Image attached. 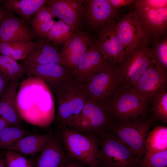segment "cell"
Here are the masks:
<instances>
[{
	"instance_id": "8fae6325",
	"label": "cell",
	"mask_w": 167,
	"mask_h": 167,
	"mask_svg": "<svg viewBox=\"0 0 167 167\" xmlns=\"http://www.w3.org/2000/svg\"><path fill=\"white\" fill-rule=\"evenodd\" d=\"M154 65H155L154 63L146 54L143 49L132 51L118 67L122 85L126 87H132L145 72Z\"/></svg>"
},
{
	"instance_id": "484cf974",
	"label": "cell",
	"mask_w": 167,
	"mask_h": 167,
	"mask_svg": "<svg viewBox=\"0 0 167 167\" xmlns=\"http://www.w3.org/2000/svg\"><path fill=\"white\" fill-rule=\"evenodd\" d=\"M149 108L150 116L154 122H161L167 124V91L161 92L153 96L151 99Z\"/></svg>"
},
{
	"instance_id": "1f68e13d",
	"label": "cell",
	"mask_w": 167,
	"mask_h": 167,
	"mask_svg": "<svg viewBox=\"0 0 167 167\" xmlns=\"http://www.w3.org/2000/svg\"><path fill=\"white\" fill-rule=\"evenodd\" d=\"M6 167H35L36 161L11 150L5 153Z\"/></svg>"
},
{
	"instance_id": "8992f818",
	"label": "cell",
	"mask_w": 167,
	"mask_h": 167,
	"mask_svg": "<svg viewBox=\"0 0 167 167\" xmlns=\"http://www.w3.org/2000/svg\"><path fill=\"white\" fill-rule=\"evenodd\" d=\"M112 119L105 106L89 98L80 113L66 127L83 135L97 137L106 130Z\"/></svg>"
},
{
	"instance_id": "9c48e42d",
	"label": "cell",
	"mask_w": 167,
	"mask_h": 167,
	"mask_svg": "<svg viewBox=\"0 0 167 167\" xmlns=\"http://www.w3.org/2000/svg\"><path fill=\"white\" fill-rule=\"evenodd\" d=\"M115 26L117 35L125 49L126 57L135 49H144L148 46L149 41L135 11L124 15L115 23Z\"/></svg>"
},
{
	"instance_id": "f546056e",
	"label": "cell",
	"mask_w": 167,
	"mask_h": 167,
	"mask_svg": "<svg viewBox=\"0 0 167 167\" xmlns=\"http://www.w3.org/2000/svg\"><path fill=\"white\" fill-rule=\"evenodd\" d=\"M75 28L62 20L56 21L46 37L56 45H64L71 37Z\"/></svg>"
},
{
	"instance_id": "ab89813d",
	"label": "cell",
	"mask_w": 167,
	"mask_h": 167,
	"mask_svg": "<svg viewBox=\"0 0 167 167\" xmlns=\"http://www.w3.org/2000/svg\"><path fill=\"white\" fill-rule=\"evenodd\" d=\"M10 125L8 122L0 116V133L5 128Z\"/></svg>"
},
{
	"instance_id": "d6986e66",
	"label": "cell",
	"mask_w": 167,
	"mask_h": 167,
	"mask_svg": "<svg viewBox=\"0 0 167 167\" xmlns=\"http://www.w3.org/2000/svg\"><path fill=\"white\" fill-rule=\"evenodd\" d=\"M84 0H51L47 3L55 17L60 19L75 29L84 11Z\"/></svg>"
},
{
	"instance_id": "30bf717a",
	"label": "cell",
	"mask_w": 167,
	"mask_h": 167,
	"mask_svg": "<svg viewBox=\"0 0 167 167\" xmlns=\"http://www.w3.org/2000/svg\"><path fill=\"white\" fill-rule=\"evenodd\" d=\"M143 103L149 107L150 101L156 94L167 89V71L155 65L150 67L136 83L129 88Z\"/></svg>"
},
{
	"instance_id": "4316f807",
	"label": "cell",
	"mask_w": 167,
	"mask_h": 167,
	"mask_svg": "<svg viewBox=\"0 0 167 167\" xmlns=\"http://www.w3.org/2000/svg\"><path fill=\"white\" fill-rule=\"evenodd\" d=\"M151 47H145L144 51L155 65L167 71V36L152 41Z\"/></svg>"
},
{
	"instance_id": "3957f363",
	"label": "cell",
	"mask_w": 167,
	"mask_h": 167,
	"mask_svg": "<svg viewBox=\"0 0 167 167\" xmlns=\"http://www.w3.org/2000/svg\"><path fill=\"white\" fill-rule=\"evenodd\" d=\"M154 122L148 115L123 121L112 119L108 130L124 143L137 157L145 152L146 135Z\"/></svg>"
},
{
	"instance_id": "f1b7e54d",
	"label": "cell",
	"mask_w": 167,
	"mask_h": 167,
	"mask_svg": "<svg viewBox=\"0 0 167 167\" xmlns=\"http://www.w3.org/2000/svg\"><path fill=\"white\" fill-rule=\"evenodd\" d=\"M0 73L6 79L13 81L24 79L25 73L22 66L16 60L0 54Z\"/></svg>"
},
{
	"instance_id": "f35d334b",
	"label": "cell",
	"mask_w": 167,
	"mask_h": 167,
	"mask_svg": "<svg viewBox=\"0 0 167 167\" xmlns=\"http://www.w3.org/2000/svg\"><path fill=\"white\" fill-rule=\"evenodd\" d=\"M62 167H87L76 160L70 158L67 162Z\"/></svg>"
},
{
	"instance_id": "cb8c5ba5",
	"label": "cell",
	"mask_w": 167,
	"mask_h": 167,
	"mask_svg": "<svg viewBox=\"0 0 167 167\" xmlns=\"http://www.w3.org/2000/svg\"><path fill=\"white\" fill-rule=\"evenodd\" d=\"M48 1L7 0L5 1V6L8 11H13L28 22L32 16L45 6Z\"/></svg>"
},
{
	"instance_id": "e0dca14e",
	"label": "cell",
	"mask_w": 167,
	"mask_h": 167,
	"mask_svg": "<svg viewBox=\"0 0 167 167\" xmlns=\"http://www.w3.org/2000/svg\"><path fill=\"white\" fill-rule=\"evenodd\" d=\"M3 11L0 27V41L9 42L32 41L33 34L23 20Z\"/></svg>"
},
{
	"instance_id": "52a82bcc",
	"label": "cell",
	"mask_w": 167,
	"mask_h": 167,
	"mask_svg": "<svg viewBox=\"0 0 167 167\" xmlns=\"http://www.w3.org/2000/svg\"><path fill=\"white\" fill-rule=\"evenodd\" d=\"M105 106L113 119L123 121L148 115L149 107L129 87L122 85L112 96Z\"/></svg>"
},
{
	"instance_id": "836d02e7",
	"label": "cell",
	"mask_w": 167,
	"mask_h": 167,
	"mask_svg": "<svg viewBox=\"0 0 167 167\" xmlns=\"http://www.w3.org/2000/svg\"><path fill=\"white\" fill-rule=\"evenodd\" d=\"M133 2L136 11L167 6V0H134Z\"/></svg>"
},
{
	"instance_id": "2e32d148",
	"label": "cell",
	"mask_w": 167,
	"mask_h": 167,
	"mask_svg": "<svg viewBox=\"0 0 167 167\" xmlns=\"http://www.w3.org/2000/svg\"><path fill=\"white\" fill-rule=\"evenodd\" d=\"M91 45L89 38L84 32L75 33L59 52L60 64L72 75L81 58Z\"/></svg>"
},
{
	"instance_id": "ac0fdd59",
	"label": "cell",
	"mask_w": 167,
	"mask_h": 167,
	"mask_svg": "<svg viewBox=\"0 0 167 167\" xmlns=\"http://www.w3.org/2000/svg\"><path fill=\"white\" fill-rule=\"evenodd\" d=\"M69 159L59 135L52 133L40 153L35 167H62Z\"/></svg>"
},
{
	"instance_id": "7bdbcfd3",
	"label": "cell",
	"mask_w": 167,
	"mask_h": 167,
	"mask_svg": "<svg viewBox=\"0 0 167 167\" xmlns=\"http://www.w3.org/2000/svg\"><path fill=\"white\" fill-rule=\"evenodd\" d=\"M100 167L99 166L97 165H96L95 166H93V167Z\"/></svg>"
},
{
	"instance_id": "60d3db41",
	"label": "cell",
	"mask_w": 167,
	"mask_h": 167,
	"mask_svg": "<svg viewBox=\"0 0 167 167\" xmlns=\"http://www.w3.org/2000/svg\"><path fill=\"white\" fill-rule=\"evenodd\" d=\"M0 167H6L5 158L0 156Z\"/></svg>"
},
{
	"instance_id": "7c38bea8",
	"label": "cell",
	"mask_w": 167,
	"mask_h": 167,
	"mask_svg": "<svg viewBox=\"0 0 167 167\" xmlns=\"http://www.w3.org/2000/svg\"><path fill=\"white\" fill-rule=\"evenodd\" d=\"M96 45L105 60L118 67L124 60L125 49L117 35L114 21L108 23L102 28Z\"/></svg>"
},
{
	"instance_id": "8d00e7d4",
	"label": "cell",
	"mask_w": 167,
	"mask_h": 167,
	"mask_svg": "<svg viewBox=\"0 0 167 167\" xmlns=\"http://www.w3.org/2000/svg\"><path fill=\"white\" fill-rule=\"evenodd\" d=\"M12 81L0 73V101L7 92Z\"/></svg>"
},
{
	"instance_id": "44dd1931",
	"label": "cell",
	"mask_w": 167,
	"mask_h": 167,
	"mask_svg": "<svg viewBox=\"0 0 167 167\" xmlns=\"http://www.w3.org/2000/svg\"><path fill=\"white\" fill-rule=\"evenodd\" d=\"M22 60L39 64H60L59 52L57 49L43 40L33 42L27 55Z\"/></svg>"
},
{
	"instance_id": "d4e9b609",
	"label": "cell",
	"mask_w": 167,
	"mask_h": 167,
	"mask_svg": "<svg viewBox=\"0 0 167 167\" xmlns=\"http://www.w3.org/2000/svg\"><path fill=\"white\" fill-rule=\"evenodd\" d=\"M145 149L144 154H147L167 150V126H156L149 131L145 138Z\"/></svg>"
},
{
	"instance_id": "277c9868",
	"label": "cell",
	"mask_w": 167,
	"mask_h": 167,
	"mask_svg": "<svg viewBox=\"0 0 167 167\" xmlns=\"http://www.w3.org/2000/svg\"><path fill=\"white\" fill-rule=\"evenodd\" d=\"M97 137L99 142L97 165L100 167H138L140 158L111 132L105 130Z\"/></svg>"
},
{
	"instance_id": "d590c367",
	"label": "cell",
	"mask_w": 167,
	"mask_h": 167,
	"mask_svg": "<svg viewBox=\"0 0 167 167\" xmlns=\"http://www.w3.org/2000/svg\"><path fill=\"white\" fill-rule=\"evenodd\" d=\"M56 21L53 19H50L31 30L34 35L44 38L47 36L48 32Z\"/></svg>"
},
{
	"instance_id": "ba28073f",
	"label": "cell",
	"mask_w": 167,
	"mask_h": 167,
	"mask_svg": "<svg viewBox=\"0 0 167 167\" xmlns=\"http://www.w3.org/2000/svg\"><path fill=\"white\" fill-rule=\"evenodd\" d=\"M89 98L105 105L122 85L118 67L109 63L87 82L82 84Z\"/></svg>"
},
{
	"instance_id": "5bb4252c",
	"label": "cell",
	"mask_w": 167,
	"mask_h": 167,
	"mask_svg": "<svg viewBox=\"0 0 167 167\" xmlns=\"http://www.w3.org/2000/svg\"><path fill=\"white\" fill-rule=\"evenodd\" d=\"M110 62L104 59L96 44H92L81 58L73 72V77L83 84L105 67Z\"/></svg>"
},
{
	"instance_id": "603a6c76",
	"label": "cell",
	"mask_w": 167,
	"mask_h": 167,
	"mask_svg": "<svg viewBox=\"0 0 167 167\" xmlns=\"http://www.w3.org/2000/svg\"><path fill=\"white\" fill-rule=\"evenodd\" d=\"M19 79L12 81L7 92L0 101V116L9 124L19 126L21 119L16 107V98Z\"/></svg>"
},
{
	"instance_id": "74e56055",
	"label": "cell",
	"mask_w": 167,
	"mask_h": 167,
	"mask_svg": "<svg viewBox=\"0 0 167 167\" xmlns=\"http://www.w3.org/2000/svg\"><path fill=\"white\" fill-rule=\"evenodd\" d=\"M113 8L118 9L122 6L130 5L133 3V0H108Z\"/></svg>"
},
{
	"instance_id": "5b68a950",
	"label": "cell",
	"mask_w": 167,
	"mask_h": 167,
	"mask_svg": "<svg viewBox=\"0 0 167 167\" xmlns=\"http://www.w3.org/2000/svg\"><path fill=\"white\" fill-rule=\"evenodd\" d=\"M59 135L69 157L87 167L97 165L99 142L97 137L85 135L66 126L59 127Z\"/></svg>"
},
{
	"instance_id": "ffe728a7",
	"label": "cell",
	"mask_w": 167,
	"mask_h": 167,
	"mask_svg": "<svg viewBox=\"0 0 167 167\" xmlns=\"http://www.w3.org/2000/svg\"><path fill=\"white\" fill-rule=\"evenodd\" d=\"M86 2V14L92 26L97 27L111 21L118 9L113 8L108 0H88Z\"/></svg>"
},
{
	"instance_id": "9a60e30c",
	"label": "cell",
	"mask_w": 167,
	"mask_h": 167,
	"mask_svg": "<svg viewBox=\"0 0 167 167\" xmlns=\"http://www.w3.org/2000/svg\"><path fill=\"white\" fill-rule=\"evenodd\" d=\"M135 11L149 42L167 36V6Z\"/></svg>"
},
{
	"instance_id": "e575fe53",
	"label": "cell",
	"mask_w": 167,
	"mask_h": 167,
	"mask_svg": "<svg viewBox=\"0 0 167 167\" xmlns=\"http://www.w3.org/2000/svg\"><path fill=\"white\" fill-rule=\"evenodd\" d=\"M55 17L52 15L49 8L44 6L35 14L31 22V30Z\"/></svg>"
},
{
	"instance_id": "d6a6232c",
	"label": "cell",
	"mask_w": 167,
	"mask_h": 167,
	"mask_svg": "<svg viewBox=\"0 0 167 167\" xmlns=\"http://www.w3.org/2000/svg\"><path fill=\"white\" fill-rule=\"evenodd\" d=\"M142 156L138 167H167V150Z\"/></svg>"
},
{
	"instance_id": "4dcf8cb0",
	"label": "cell",
	"mask_w": 167,
	"mask_h": 167,
	"mask_svg": "<svg viewBox=\"0 0 167 167\" xmlns=\"http://www.w3.org/2000/svg\"><path fill=\"white\" fill-rule=\"evenodd\" d=\"M28 133L19 126H9L5 128L0 133V150L7 149Z\"/></svg>"
},
{
	"instance_id": "83f0119b",
	"label": "cell",
	"mask_w": 167,
	"mask_h": 167,
	"mask_svg": "<svg viewBox=\"0 0 167 167\" xmlns=\"http://www.w3.org/2000/svg\"><path fill=\"white\" fill-rule=\"evenodd\" d=\"M32 41L9 42L0 41V54L10 57L17 61L23 60L33 44Z\"/></svg>"
},
{
	"instance_id": "7402d4cb",
	"label": "cell",
	"mask_w": 167,
	"mask_h": 167,
	"mask_svg": "<svg viewBox=\"0 0 167 167\" xmlns=\"http://www.w3.org/2000/svg\"><path fill=\"white\" fill-rule=\"evenodd\" d=\"M52 133L27 135L7 150H11L23 155L33 156L40 153L49 140Z\"/></svg>"
},
{
	"instance_id": "b9f144b4",
	"label": "cell",
	"mask_w": 167,
	"mask_h": 167,
	"mask_svg": "<svg viewBox=\"0 0 167 167\" xmlns=\"http://www.w3.org/2000/svg\"><path fill=\"white\" fill-rule=\"evenodd\" d=\"M3 11L1 9H0V27L1 23V21L2 17Z\"/></svg>"
},
{
	"instance_id": "4fadbf2b",
	"label": "cell",
	"mask_w": 167,
	"mask_h": 167,
	"mask_svg": "<svg viewBox=\"0 0 167 167\" xmlns=\"http://www.w3.org/2000/svg\"><path fill=\"white\" fill-rule=\"evenodd\" d=\"M20 64L28 77L34 76L41 79L51 93L63 82L73 77L70 72L60 64H39L23 60Z\"/></svg>"
},
{
	"instance_id": "7a4b0ae2",
	"label": "cell",
	"mask_w": 167,
	"mask_h": 167,
	"mask_svg": "<svg viewBox=\"0 0 167 167\" xmlns=\"http://www.w3.org/2000/svg\"><path fill=\"white\" fill-rule=\"evenodd\" d=\"M57 105L59 127L67 126L81 112L89 97L83 84L71 77L51 93Z\"/></svg>"
},
{
	"instance_id": "6da1fadb",
	"label": "cell",
	"mask_w": 167,
	"mask_h": 167,
	"mask_svg": "<svg viewBox=\"0 0 167 167\" xmlns=\"http://www.w3.org/2000/svg\"><path fill=\"white\" fill-rule=\"evenodd\" d=\"M16 105L21 118L32 125L45 127L54 119L53 97L46 84L37 77H28L19 84Z\"/></svg>"
}]
</instances>
